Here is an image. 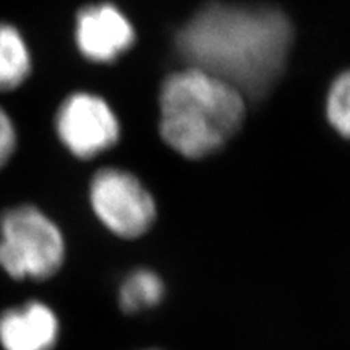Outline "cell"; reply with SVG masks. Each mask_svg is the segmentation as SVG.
I'll return each instance as SVG.
<instances>
[{
  "instance_id": "1",
  "label": "cell",
  "mask_w": 350,
  "mask_h": 350,
  "mask_svg": "<svg viewBox=\"0 0 350 350\" xmlns=\"http://www.w3.org/2000/svg\"><path fill=\"white\" fill-rule=\"evenodd\" d=\"M291 44V21L281 10L265 5L213 3L177 34L178 54L191 68L255 98L281 77Z\"/></svg>"
},
{
  "instance_id": "2",
  "label": "cell",
  "mask_w": 350,
  "mask_h": 350,
  "mask_svg": "<svg viewBox=\"0 0 350 350\" xmlns=\"http://www.w3.org/2000/svg\"><path fill=\"white\" fill-rule=\"evenodd\" d=\"M159 104L164 142L190 159L221 150L237 133L245 116L240 91L191 67L164 81Z\"/></svg>"
},
{
  "instance_id": "3",
  "label": "cell",
  "mask_w": 350,
  "mask_h": 350,
  "mask_svg": "<svg viewBox=\"0 0 350 350\" xmlns=\"http://www.w3.org/2000/svg\"><path fill=\"white\" fill-rule=\"evenodd\" d=\"M65 258L62 232L38 208L23 204L0 217V266L13 279H49Z\"/></svg>"
},
{
  "instance_id": "4",
  "label": "cell",
  "mask_w": 350,
  "mask_h": 350,
  "mask_svg": "<svg viewBox=\"0 0 350 350\" xmlns=\"http://www.w3.org/2000/svg\"><path fill=\"white\" fill-rule=\"evenodd\" d=\"M90 200L99 221L119 237H142L156 219L151 193L135 175L125 170L103 169L96 174L91 182Z\"/></svg>"
},
{
  "instance_id": "5",
  "label": "cell",
  "mask_w": 350,
  "mask_h": 350,
  "mask_svg": "<svg viewBox=\"0 0 350 350\" xmlns=\"http://www.w3.org/2000/svg\"><path fill=\"white\" fill-rule=\"evenodd\" d=\"M55 125L68 151L83 159L109 150L120 133L119 120L109 104L90 93L70 96L59 109Z\"/></svg>"
},
{
  "instance_id": "6",
  "label": "cell",
  "mask_w": 350,
  "mask_h": 350,
  "mask_svg": "<svg viewBox=\"0 0 350 350\" xmlns=\"http://www.w3.org/2000/svg\"><path fill=\"white\" fill-rule=\"evenodd\" d=\"M133 42V26L117 7L99 3L78 12L77 44L86 59L98 64L113 62Z\"/></svg>"
},
{
  "instance_id": "7",
  "label": "cell",
  "mask_w": 350,
  "mask_h": 350,
  "mask_svg": "<svg viewBox=\"0 0 350 350\" xmlns=\"http://www.w3.org/2000/svg\"><path fill=\"white\" fill-rule=\"evenodd\" d=\"M59 319L47 305L28 301L0 317V344L5 350H52Z\"/></svg>"
},
{
  "instance_id": "8",
  "label": "cell",
  "mask_w": 350,
  "mask_h": 350,
  "mask_svg": "<svg viewBox=\"0 0 350 350\" xmlns=\"http://www.w3.org/2000/svg\"><path fill=\"white\" fill-rule=\"evenodd\" d=\"M29 70L31 57L18 29L0 23V91L18 88L28 78Z\"/></svg>"
},
{
  "instance_id": "9",
  "label": "cell",
  "mask_w": 350,
  "mask_h": 350,
  "mask_svg": "<svg viewBox=\"0 0 350 350\" xmlns=\"http://www.w3.org/2000/svg\"><path fill=\"white\" fill-rule=\"evenodd\" d=\"M164 282L151 269H135L126 275L119 291L122 310L126 313H138L150 310L163 300Z\"/></svg>"
},
{
  "instance_id": "10",
  "label": "cell",
  "mask_w": 350,
  "mask_h": 350,
  "mask_svg": "<svg viewBox=\"0 0 350 350\" xmlns=\"http://www.w3.org/2000/svg\"><path fill=\"white\" fill-rule=\"evenodd\" d=\"M326 112L331 125L350 139V70L332 83L327 94Z\"/></svg>"
},
{
  "instance_id": "11",
  "label": "cell",
  "mask_w": 350,
  "mask_h": 350,
  "mask_svg": "<svg viewBox=\"0 0 350 350\" xmlns=\"http://www.w3.org/2000/svg\"><path fill=\"white\" fill-rule=\"evenodd\" d=\"M16 146V133L8 113L0 107V169L5 165L13 156Z\"/></svg>"
}]
</instances>
